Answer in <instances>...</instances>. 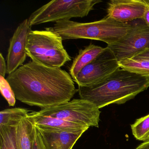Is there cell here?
I'll use <instances>...</instances> for the list:
<instances>
[{"instance_id":"obj_1","label":"cell","mask_w":149,"mask_h":149,"mask_svg":"<svg viewBox=\"0 0 149 149\" xmlns=\"http://www.w3.org/2000/svg\"><path fill=\"white\" fill-rule=\"evenodd\" d=\"M6 79L16 99L41 109L70 101L78 92L67 71L32 61L20 66Z\"/></svg>"},{"instance_id":"obj_2","label":"cell","mask_w":149,"mask_h":149,"mask_svg":"<svg viewBox=\"0 0 149 149\" xmlns=\"http://www.w3.org/2000/svg\"><path fill=\"white\" fill-rule=\"evenodd\" d=\"M149 87V76L118 69L100 83L79 87L80 98L94 104L99 109L109 104H123Z\"/></svg>"},{"instance_id":"obj_3","label":"cell","mask_w":149,"mask_h":149,"mask_svg":"<svg viewBox=\"0 0 149 149\" xmlns=\"http://www.w3.org/2000/svg\"><path fill=\"white\" fill-rule=\"evenodd\" d=\"M132 27L133 25L118 22L106 16L100 20L88 23L63 20L48 29L58 34L63 40L89 39L101 41L110 45L123 38Z\"/></svg>"},{"instance_id":"obj_4","label":"cell","mask_w":149,"mask_h":149,"mask_svg":"<svg viewBox=\"0 0 149 149\" xmlns=\"http://www.w3.org/2000/svg\"><path fill=\"white\" fill-rule=\"evenodd\" d=\"M61 37L47 28L32 30L27 38L26 51L33 61L50 68H61L71 58L63 47Z\"/></svg>"},{"instance_id":"obj_5","label":"cell","mask_w":149,"mask_h":149,"mask_svg":"<svg viewBox=\"0 0 149 149\" xmlns=\"http://www.w3.org/2000/svg\"><path fill=\"white\" fill-rule=\"evenodd\" d=\"M99 0H54L34 12L28 19L30 26L47 22L70 20L73 18H83L94 9Z\"/></svg>"},{"instance_id":"obj_6","label":"cell","mask_w":149,"mask_h":149,"mask_svg":"<svg viewBox=\"0 0 149 149\" xmlns=\"http://www.w3.org/2000/svg\"><path fill=\"white\" fill-rule=\"evenodd\" d=\"M99 109L94 104L80 98L42 109L37 112L42 116L80 124L89 128H98L101 113Z\"/></svg>"},{"instance_id":"obj_7","label":"cell","mask_w":149,"mask_h":149,"mask_svg":"<svg viewBox=\"0 0 149 149\" xmlns=\"http://www.w3.org/2000/svg\"><path fill=\"white\" fill-rule=\"evenodd\" d=\"M119 68L118 61L107 47L84 68L73 80L79 87H91L100 83Z\"/></svg>"},{"instance_id":"obj_8","label":"cell","mask_w":149,"mask_h":149,"mask_svg":"<svg viewBox=\"0 0 149 149\" xmlns=\"http://www.w3.org/2000/svg\"><path fill=\"white\" fill-rule=\"evenodd\" d=\"M107 47L118 61L131 59L149 49V26L145 23L133 25L132 29L123 38Z\"/></svg>"},{"instance_id":"obj_9","label":"cell","mask_w":149,"mask_h":149,"mask_svg":"<svg viewBox=\"0 0 149 149\" xmlns=\"http://www.w3.org/2000/svg\"><path fill=\"white\" fill-rule=\"evenodd\" d=\"M31 28L28 19H26L19 25L10 39L6 57L8 75L22 66L26 61L28 36L32 30Z\"/></svg>"},{"instance_id":"obj_10","label":"cell","mask_w":149,"mask_h":149,"mask_svg":"<svg viewBox=\"0 0 149 149\" xmlns=\"http://www.w3.org/2000/svg\"><path fill=\"white\" fill-rule=\"evenodd\" d=\"M146 8L145 0H111L108 3L107 17L123 23L143 19Z\"/></svg>"},{"instance_id":"obj_11","label":"cell","mask_w":149,"mask_h":149,"mask_svg":"<svg viewBox=\"0 0 149 149\" xmlns=\"http://www.w3.org/2000/svg\"><path fill=\"white\" fill-rule=\"evenodd\" d=\"M36 127L46 149H72L78 139L87 130H59Z\"/></svg>"},{"instance_id":"obj_12","label":"cell","mask_w":149,"mask_h":149,"mask_svg":"<svg viewBox=\"0 0 149 149\" xmlns=\"http://www.w3.org/2000/svg\"><path fill=\"white\" fill-rule=\"evenodd\" d=\"M29 116L36 126L39 128L59 130L78 131L87 130L89 127L80 124L75 123L56 118L45 116L37 111L30 112Z\"/></svg>"},{"instance_id":"obj_13","label":"cell","mask_w":149,"mask_h":149,"mask_svg":"<svg viewBox=\"0 0 149 149\" xmlns=\"http://www.w3.org/2000/svg\"><path fill=\"white\" fill-rule=\"evenodd\" d=\"M104 49L102 47L90 44L84 49H80L70 69L69 74L73 79H74L79 72L103 52Z\"/></svg>"},{"instance_id":"obj_14","label":"cell","mask_w":149,"mask_h":149,"mask_svg":"<svg viewBox=\"0 0 149 149\" xmlns=\"http://www.w3.org/2000/svg\"><path fill=\"white\" fill-rule=\"evenodd\" d=\"M35 132V125L30 116L22 119L16 127L17 149H32Z\"/></svg>"},{"instance_id":"obj_15","label":"cell","mask_w":149,"mask_h":149,"mask_svg":"<svg viewBox=\"0 0 149 149\" xmlns=\"http://www.w3.org/2000/svg\"><path fill=\"white\" fill-rule=\"evenodd\" d=\"M30 113L29 110L24 108L5 109L0 112V125L16 127Z\"/></svg>"},{"instance_id":"obj_16","label":"cell","mask_w":149,"mask_h":149,"mask_svg":"<svg viewBox=\"0 0 149 149\" xmlns=\"http://www.w3.org/2000/svg\"><path fill=\"white\" fill-rule=\"evenodd\" d=\"M121 68L144 76H149V59H125L118 61Z\"/></svg>"},{"instance_id":"obj_17","label":"cell","mask_w":149,"mask_h":149,"mask_svg":"<svg viewBox=\"0 0 149 149\" xmlns=\"http://www.w3.org/2000/svg\"><path fill=\"white\" fill-rule=\"evenodd\" d=\"M131 128L136 139L143 142L149 141V114L137 119Z\"/></svg>"},{"instance_id":"obj_18","label":"cell","mask_w":149,"mask_h":149,"mask_svg":"<svg viewBox=\"0 0 149 149\" xmlns=\"http://www.w3.org/2000/svg\"><path fill=\"white\" fill-rule=\"evenodd\" d=\"M0 149H18L16 127L0 125Z\"/></svg>"},{"instance_id":"obj_19","label":"cell","mask_w":149,"mask_h":149,"mask_svg":"<svg viewBox=\"0 0 149 149\" xmlns=\"http://www.w3.org/2000/svg\"><path fill=\"white\" fill-rule=\"evenodd\" d=\"M0 91L10 106H14L16 103L15 94L9 82L2 76L0 75Z\"/></svg>"},{"instance_id":"obj_20","label":"cell","mask_w":149,"mask_h":149,"mask_svg":"<svg viewBox=\"0 0 149 149\" xmlns=\"http://www.w3.org/2000/svg\"><path fill=\"white\" fill-rule=\"evenodd\" d=\"M36 132L32 149H46L40 136L39 130L36 126Z\"/></svg>"},{"instance_id":"obj_21","label":"cell","mask_w":149,"mask_h":149,"mask_svg":"<svg viewBox=\"0 0 149 149\" xmlns=\"http://www.w3.org/2000/svg\"><path fill=\"white\" fill-rule=\"evenodd\" d=\"M7 73V66L2 53L0 54V75L5 77Z\"/></svg>"},{"instance_id":"obj_22","label":"cell","mask_w":149,"mask_h":149,"mask_svg":"<svg viewBox=\"0 0 149 149\" xmlns=\"http://www.w3.org/2000/svg\"><path fill=\"white\" fill-rule=\"evenodd\" d=\"M145 1L146 4V8L142 19L143 20L145 24L149 26V0H145Z\"/></svg>"},{"instance_id":"obj_23","label":"cell","mask_w":149,"mask_h":149,"mask_svg":"<svg viewBox=\"0 0 149 149\" xmlns=\"http://www.w3.org/2000/svg\"><path fill=\"white\" fill-rule=\"evenodd\" d=\"M132 58H133V59H149V49L141 52V53L139 54L136 56H134Z\"/></svg>"},{"instance_id":"obj_24","label":"cell","mask_w":149,"mask_h":149,"mask_svg":"<svg viewBox=\"0 0 149 149\" xmlns=\"http://www.w3.org/2000/svg\"><path fill=\"white\" fill-rule=\"evenodd\" d=\"M135 149H149V141L143 142Z\"/></svg>"}]
</instances>
